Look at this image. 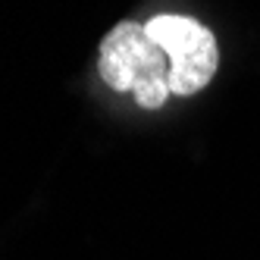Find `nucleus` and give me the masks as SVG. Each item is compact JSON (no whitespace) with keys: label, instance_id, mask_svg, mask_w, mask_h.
Returning <instances> with one entry per match:
<instances>
[{"label":"nucleus","instance_id":"1","mask_svg":"<svg viewBox=\"0 0 260 260\" xmlns=\"http://www.w3.org/2000/svg\"><path fill=\"white\" fill-rule=\"evenodd\" d=\"M98 72L107 88L132 91L147 110L166 104L170 91V57L138 22H119L101 38Z\"/></svg>","mask_w":260,"mask_h":260},{"label":"nucleus","instance_id":"2","mask_svg":"<svg viewBox=\"0 0 260 260\" xmlns=\"http://www.w3.org/2000/svg\"><path fill=\"white\" fill-rule=\"evenodd\" d=\"M147 35L166 50L170 57V91L173 94H198L207 88L219 66V47L207 25L191 16L160 13L144 22Z\"/></svg>","mask_w":260,"mask_h":260}]
</instances>
